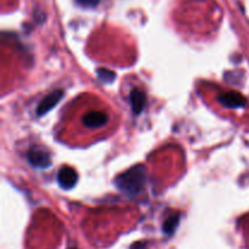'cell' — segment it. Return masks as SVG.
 I'll return each instance as SVG.
<instances>
[{
  "label": "cell",
  "instance_id": "cell-7",
  "mask_svg": "<svg viewBox=\"0 0 249 249\" xmlns=\"http://www.w3.org/2000/svg\"><path fill=\"white\" fill-rule=\"evenodd\" d=\"M145 102H146V97H145V92L140 89H134L133 91L130 92V104H131V108H133V112L135 114L141 113V111L145 107Z\"/></svg>",
  "mask_w": 249,
  "mask_h": 249
},
{
  "label": "cell",
  "instance_id": "cell-1",
  "mask_svg": "<svg viewBox=\"0 0 249 249\" xmlns=\"http://www.w3.org/2000/svg\"><path fill=\"white\" fill-rule=\"evenodd\" d=\"M117 189L129 196H136L143 190L146 184V168L135 165L126 172L122 173L114 180Z\"/></svg>",
  "mask_w": 249,
  "mask_h": 249
},
{
  "label": "cell",
  "instance_id": "cell-8",
  "mask_svg": "<svg viewBox=\"0 0 249 249\" xmlns=\"http://www.w3.org/2000/svg\"><path fill=\"white\" fill-rule=\"evenodd\" d=\"M179 221H180L179 214H174V215L169 216V218L164 221V224H163V231H164V233H167V235H172V233L174 232L175 229H177V226L179 225Z\"/></svg>",
  "mask_w": 249,
  "mask_h": 249
},
{
  "label": "cell",
  "instance_id": "cell-6",
  "mask_svg": "<svg viewBox=\"0 0 249 249\" xmlns=\"http://www.w3.org/2000/svg\"><path fill=\"white\" fill-rule=\"evenodd\" d=\"M107 121H108V117L104 112L92 111L83 117V124L90 129L100 128V126L105 125L107 123Z\"/></svg>",
  "mask_w": 249,
  "mask_h": 249
},
{
  "label": "cell",
  "instance_id": "cell-9",
  "mask_svg": "<svg viewBox=\"0 0 249 249\" xmlns=\"http://www.w3.org/2000/svg\"><path fill=\"white\" fill-rule=\"evenodd\" d=\"M97 74H99V78L104 83H112L116 79V74L112 71L105 70V68H101V70L97 71Z\"/></svg>",
  "mask_w": 249,
  "mask_h": 249
},
{
  "label": "cell",
  "instance_id": "cell-4",
  "mask_svg": "<svg viewBox=\"0 0 249 249\" xmlns=\"http://www.w3.org/2000/svg\"><path fill=\"white\" fill-rule=\"evenodd\" d=\"M78 175L75 170L71 167H62L58 170L57 174V181L60 186L65 190H70L74 187L77 184Z\"/></svg>",
  "mask_w": 249,
  "mask_h": 249
},
{
  "label": "cell",
  "instance_id": "cell-11",
  "mask_svg": "<svg viewBox=\"0 0 249 249\" xmlns=\"http://www.w3.org/2000/svg\"><path fill=\"white\" fill-rule=\"evenodd\" d=\"M72 249H75V248H72Z\"/></svg>",
  "mask_w": 249,
  "mask_h": 249
},
{
  "label": "cell",
  "instance_id": "cell-10",
  "mask_svg": "<svg viewBox=\"0 0 249 249\" xmlns=\"http://www.w3.org/2000/svg\"><path fill=\"white\" fill-rule=\"evenodd\" d=\"M83 7H96L101 0H75Z\"/></svg>",
  "mask_w": 249,
  "mask_h": 249
},
{
  "label": "cell",
  "instance_id": "cell-2",
  "mask_svg": "<svg viewBox=\"0 0 249 249\" xmlns=\"http://www.w3.org/2000/svg\"><path fill=\"white\" fill-rule=\"evenodd\" d=\"M28 160L33 167L40 168H48L51 164V157L46 150L41 147H33L29 150L28 152Z\"/></svg>",
  "mask_w": 249,
  "mask_h": 249
},
{
  "label": "cell",
  "instance_id": "cell-5",
  "mask_svg": "<svg viewBox=\"0 0 249 249\" xmlns=\"http://www.w3.org/2000/svg\"><path fill=\"white\" fill-rule=\"evenodd\" d=\"M219 102L226 107H231V108H238V107H243L246 105V99L236 91H229L225 94L219 95L218 97Z\"/></svg>",
  "mask_w": 249,
  "mask_h": 249
},
{
  "label": "cell",
  "instance_id": "cell-3",
  "mask_svg": "<svg viewBox=\"0 0 249 249\" xmlns=\"http://www.w3.org/2000/svg\"><path fill=\"white\" fill-rule=\"evenodd\" d=\"M62 97L63 90H55V91L46 95V96L39 102L38 107H36V114H38V116H44L45 113H48L49 111H51V109L60 102V100L62 99Z\"/></svg>",
  "mask_w": 249,
  "mask_h": 249
}]
</instances>
